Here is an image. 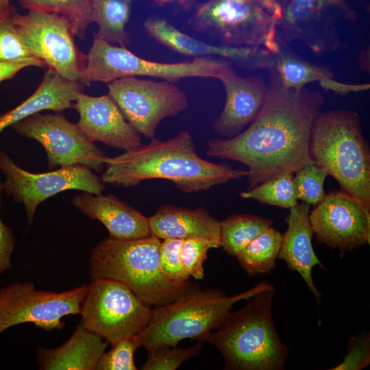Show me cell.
Instances as JSON below:
<instances>
[{
	"label": "cell",
	"instance_id": "obj_1",
	"mask_svg": "<svg viewBox=\"0 0 370 370\" xmlns=\"http://www.w3.org/2000/svg\"><path fill=\"white\" fill-rule=\"evenodd\" d=\"M263 105L249 127L227 139H210L206 155L245 164L250 189L315 164L310 155L312 127L324 97L306 87L284 89L274 67Z\"/></svg>",
	"mask_w": 370,
	"mask_h": 370
},
{
	"label": "cell",
	"instance_id": "obj_2",
	"mask_svg": "<svg viewBox=\"0 0 370 370\" xmlns=\"http://www.w3.org/2000/svg\"><path fill=\"white\" fill-rule=\"evenodd\" d=\"M105 166L101 177L105 184L127 188L145 180L161 179L189 193L207 190L249 174V170L235 169L200 157L188 130L165 141L153 137L136 149L107 157Z\"/></svg>",
	"mask_w": 370,
	"mask_h": 370
},
{
	"label": "cell",
	"instance_id": "obj_3",
	"mask_svg": "<svg viewBox=\"0 0 370 370\" xmlns=\"http://www.w3.org/2000/svg\"><path fill=\"white\" fill-rule=\"evenodd\" d=\"M160 243L153 235L132 240L105 238L91 251L90 276L122 283L151 307L169 304L198 286L189 281L174 280L163 271Z\"/></svg>",
	"mask_w": 370,
	"mask_h": 370
},
{
	"label": "cell",
	"instance_id": "obj_4",
	"mask_svg": "<svg viewBox=\"0 0 370 370\" xmlns=\"http://www.w3.org/2000/svg\"><path fill=\"white\" fill-rule=\"evenodd\" d=\"M275 286L258 292L242 308L230 312L206 341L220 352L228 370H282L289 350L272 318Z\"/></svg>",
	"mask_w": 370,
	"mask_h": 370
},
{
	"label": "cell",
	"instance_id": "obj_5",
	"mask_svg": "<svg viewBox=\"0 0 370 370\" xmlns=\"http://www.w3.org/2000/svg\"><path fill=\"white\" fill-rule=\"evenodd\" d=\"M360 122L353 110L319 112L312 127L309 151L341 190L370 207V150Z\"/></svg>",
	"mask_w": 370,
	"mask_h": 370
},
{
	"label": "cell",
	"instance_id": "obj_6",
	"mask_svg": "<svg viewBox=\"0 0 370 370\" xmlns=\"http://www.w3.org/2000/svg\"><path fill=\"white\" fill-rule=\"evenodd\" d=\"M271 284L261 282L241 293L227 296L216 289H193L175 300L152 309L147 326L134 336L137 345L147 351L160 347H177L185 339L206 341L230 312L233 306L248 300Z\"/></svg>",
	"mask_w": 370,
	"mask_h": 370
},
{
	"label": "cell",
	"instance_id": "obj_7",
	"mask_svg": "<svg viewBox=\"0 0 370 370\" xmlns=\"http://www.w3.org/2000/svg\"><path fill=\"white\" fill-rule=\"evenodd\" d=\"M226 60L213 57L195 58L191 61L164 63L143 59L125 47L113 45L93 34L92 44L86 54L79 82L109 83L130 77L148 76L171 82L186 77L219 79L230 66Z\"/></svg>",
	"mask_w": 370,
	"mask_h": 370
},
{
	"label": "cell",
	"instance_id": "obj_8",
	"mask_svg": "<svg viewBox=\"0 0 370 370\" xmlns=\"http://www.w3.org/2000/svg\"><path fill=\"white\" fill-rule=\"evenodd\" d=\"M276 20L254 0H208L188 20L221 45L261 47L277 53Z\"/></svg>",
	"mask_w": 370,
	"mask_h": 370
},
{
	"label": "cell",
	"instance_id": "obj_9",
	"mask_svg": "<svg viewBox=\"0 0 370 370\" xmlns=\"http://www.w3.org/2000/svg\"><path fill=\"white\" fill-rule=\"evenodd\" d=\"M151 307L116 280L92 279L84 297L81 323L112 345L140 332L148 324Z\"/></svg>",
	"mask_w": 370,
	"mask_h": 370
},
{
	"label": "cell",
	"instance_id": "obj_10",
	"mask_svg": "<svg viewBox=\"0 0 370 370\" xmlns=\"http://www.w3.org/2000/svg\"><path fill=\"white\" fill-rule=\"evenodd\" d=\"M356 18L345 0H284L276 23V40L289 45L299 39L316 53L345 48L338 26Z\"/></svg>",
	"mask_w": 370,
	"mask_h": 370
},
{
	"label": "cell",
	"instance_id": "obj_11",
	"mask_svg": "<svg viewBox=\"0 0 370 370\" xmlns=\"http://www.w3.org/2000/svg\"><path fill=\"white\" fill-rule=\"evenodd\" d=\"M86 284L61 292L38 290L32 282L0 289V334L10 328L33 323L46 332L64 328V317L79 314Z\"/></svg>",
	"mask_w": 370,
	"mask_h": 370
},
{
	"label": "cell",
	"instance_id": "obj_12",
	"mask_svg": "<svg viewBox=\"0 0 370 370\" xmlns=\"http://www.w3.org/2000/svg\"><path fill=\"white\" fill-rule=\"evenodd\" d=\"M12 21L23 42L36 58L63 77L79 82L86 54L79 50L64 17L39 10L20 14L15 10Z\"/></svg>",
	"mask_w": 370,
	"mask_h": 370
},
{
	"label": "cell",
	"instance_id": "obj_13",
	"mask_svg": "<svg viewBox=\"0 0 370 370\" xmlns=\"http://www.w3.org/2000/svg\"><path fill=\"white\" fill-rule=\"evenodd\" d=\"M0 171L5 177V193L23 205L29 224L38 206L60 192L77 190L99 195L106 188L102 179L87 166L77 164L32 173L18 166L4 151H0Z\"/></svg>",
	"mask_w": 370,
	"mask_h": 370
},
{
	"label": "cell",
	"instance_id": "obj_14",
	"mask_svg": "<svg viewBox=\"0 0 370 370\" xmlns=\"http://www.w3.org/2000/svg\"><path fill=\"white\" fill-rule=\"evenodd\" d=\"M108 95L139 133L153 138L159 123L184 111L188 101L174 82L124 77L107 84Z\"/></svg>",
	"mask_w": 370,
	"mask_h": 370
},
{
	"label": "cell",
	"instance_id": "obj_15",
	"mask_svg": "<svg viewBox=\"0 0 370 370\" xmlns=\"http://www.w3.org/2000/svg\"><path fill=\"white\" fill-rule=\"evenodd\" d=\"M10 127L43 147L49 170L56 166L79 164L100 172L105 166L108 156L85 136L77 123L69 121L61 112H40Z\"/></svg>",
	"mask_w": 370,
	"mask_h": 370
},
{
	"label": "cell",
	"instance_id": "obj_16",
	"mask_svg": "<svg viewBox=\"0 0 370 370\" xmlns=\"http://www.w3.org/2000/svg\"><path fill=\"white\" fill-rule=\"evenodd\" d=\"M309 220L317 242L342 256L370 243V207L342 190L326 195Z\"/></svg>",
	"mask_w": 370,
	"mask_h": 370
},
{
	"label": "cell",
	"instance_id": "obj_17",
	"mask_svg": "<svg viewBox=\"0 0 370 370\" xmlns=\"http://www.w3.org/2000/svg\"><path fill=\"white\" fill-rule=\"evenodd\" d=\"M154 40L180 54L199 57H220L246 69H270L275 53L261 47L214 45L183 33L164 18L152 16L143 24Z\"/></svg>",
	"mask_w": 370,
	"mask_h": 370
},
{
	"label": "cell",
	"instance_id": "obj_18",
	"mask_svg": "<svg viewBox=\"0 0 370 370\" xmlns=\"http://www.w3.org/2000/svg\"><path fill=\"white\" fill-rule=\"evenodd\" d=\"M73 108L79 114L77 125L90 141L101 142L125 151H133L143 145L140 134L126 120L108 94L94 97L82 92Z\"/></svg>",
	"mask_w": 370,
	"mask_h": 370
},
{
	"label": "cell",
	"instance_id": "obj_19",
	"mask_svg": "<svg viewBox=\"0 0 370 370\" xmlns=\"http://www.w3.org/2000/svg\"><path fill=\"white\" fill-rule=\"evenodd\" d=\"M219 79L223 84L226 98L212 130L230 138L243 132L256 117L263 105L267 85L261 76L242 77L230 66L223 71Z\"/></svg>",
	"mask_w": 370,
	"mask_h": 370
},
{
	"label": "cell",
	"instance_id": "obj_20",
	"mask_svg": "<svg viewBox=\"0 0 370 370\" xmlns=\"http://www.w3.org/2000/svg\"><path fill=\"white\" fill-rule=\"evenodd\" d=\"M71 204L89 219L100 221L111 238L132 240L151 235L149 218L114 195L82 192L72 199Z\"/></svg>",
	"mask_w": 370,
	"mask_h": 370
},
{
	"label": "cell",
	"instance_id": "obj_21",
	"mask_svg": "<svg viewBox=\"0 0 370 370\" xmlns=\"http://www.w3.org/2000/svg\"><path fill=\"white\" fill-rule=\"evenodd\" d=\"M310 205L306 203L290 208L286 218L288 225L282 234L281 247L278 259L285 261L288 268L298 273L309 290L319 302L321 295L317 288L312 275L314 267L324 269L315 254L312 237L313 234L309 220Z\"/></svg>",
	"mask_w": 370,
	"mask_h": 370
},
{
	"label": "cell",
	"instance_id": "obj_22",
	"mask_svg": "<svg viewBox=\"0 0 370 370\" xmlns=\"http://www.w3.org/2000/svg\"><path fill=\"white\" fill-rule=\"evenodd\" d=\"M84 85L67 79L51 69L45 73L38 87L27 99L0 116V133L8 127L43 110L62 112L73 108Z\"/></svg>",
	"mask_w": 370,
	"mask_h": 370
},
{
	"label": "cell",
	"instance_id": "obj_23",
	"mask_svg": "<svg viewBox=\"0 0 370 370\" xmlns=\"http://www.w3.org/2000/svg\"><path fill=\"white\" fill-rule=\"evenodd\" d=\"M107 341L81 322L71 337L56 348L39 347L36 361L41 370H96Z\"/></svg>",
	"mask_w": 370,
	"mask_h": 370
},
{
	"label": "cell",
	"instance_id": "obj_24",
	"mask_svg": "<svg viewBox=\"0 0 370 370\" xmlns=\"http://www.w3.org/2000/svg\"><path fill=\"white\" fill-rule=\"evenodd\" d=\"M284 89L300 90L312 82H319L325 90L345 95L349 92L367 90L369 84H349L334 79V73L326 67L313 64L294 52L289 45H280L273 66Z\"/></svg>",
	"mask_w": 370,
	"mask_h": 370
},
{
	"label": "cell",
	"instance_id": "obj_25",
	"mask_svg": "<svg viewBox=\"0 0 370 370\" xmlns=\"http://www.w3.org/2000/svg\"><path fill=\"white\" fill-rule=\"evenodd\" d=\"M149 225L151 235L160 240L194 236L220 238V221L203 207L188 209L164 205L149 217Z\"/></svg>",
	"mask_w": 370,
	"mask_h": 370
},
{
	"label": "cell",
	"instance_id": "obj_26",
	"mask_svg": "<svg viewBox=\"0 0 370 370\" xmlns=\"http://www.w3.org/2000/svg\"><path fill=\"white\" fill-rule=\"evenodd\" d=\"M134 1L92 0V23L99 26L96 36L112 45L126 47L130 44L125 26Z\"/></svg>",
	"mask_w": 370,
	"mask_h": 370
},
{
	"label": "cell",
	"instance_id": "obj_27",
	"mask_svg": "<svg viewBox=\"0 0 370 370\" xmlns=\"http://www.w3.org/2000/svg\"><path fill=\"white\" fill-rule=\"evenodd\" d=\"M282 241V234L270 227L251 241L236 258L251 277L269 273L275 267Z\"/></svg>",
	"mask_w": 370,
	"mask_h": 370
},
{
	"label": "cell",
	"instance_id": "obj_28",
	"mask_svg": "<svg viewBox=\"0 0 370 370\" xmlns=\"http://www.w3.org/2000/svg\"><path fill=\"white\" fill-rule=\"evenodd\" d=\"M272 225V221L250 214H232L220 221L221 246L236 256L251 241Z\"/></svg>",
	"mask_w": 370,
	"mask_h": 370
},
{
	"label": "cell",
	"instance_id": "obj_29",
	"mask_svg": "<svg viewBox=\"0 0 370 370\" xmlns=\"http://www.w3.org/2000/svg\"><path fill=\"white\" fill-rule=\"evenodd\" d=\"M28 10L59 14L66 18L75 36L86 37L88 27L92 23V0H18Z\"/></svg>",
	"mask_w": 370,
	"mask_h": 370
},
{
	"label": "cell",
	"instance_id": "obj_30",
	"mask_svg": "<svg viewBox=\"0 0 370 370\" xmlns=\"http://www.w3.org/2000/svg\"><path fill=\"white\" fill-rule=\"evenodd\" d=\"M293 177V173L283 174L241 192L240 195L243 199H251L261 204L290 209L299 204Z\"/></svg>",
	"mask_w": 370,
	"mask_h": 370
},
{
	"label": "cell",
	"instance_id": "obj_31",
	"mask_svg": "<svg viewBox=\"0 0 370 370\" xmlns=\"http://www.w3.org/2000/svg\"><path fill=\"white\" fill-rule=\"evenodd\" d=\"M221 246L219 238L194 236L184 239L180 258L189 277L201 280L204 277V263L210 249Z\"/></svg>",
	"mask_w": 370,
	"mask_h": 370
},
{
	"label": "cell",
	"instance_id": "obj_32",
	"mask_svg": "<svg viewBox=\"0 0 370 370\" xmlns=\"http://www.w3.org/2000/svg\"><path fill=\"white\" fill-rule=\"evenodd\" d=\"M295 173L293 182L297 199L317 206L327 195L324 190V182L328 175L327 171L316 164H310Z\"/></svg>",
	"mask_w": 370,
	"mask_h": 370
},
{
	"label": "cell",
	"instance_id": "obj_33",
	"mask_svg": "<svg viewBox=\"0 0 370 370\" xmlns=\"http://www.w3.org/2000/svg\"><path fill=\"white\" fill-rule=\"evenodd\" d=\"M201 349L202 342L197 341L195 345L188 349L163 346L148 350L147 359L140 369L176 370L186 360L199 355Z\"/></svg>",
	"mask_w": 370,
	"mask_h": 370
},
{
	"label": "cell",
	"instance_id": "obj_34",
	"mask_svg": "<svg viewBox=\"0 0 370 370\" xmlns=\"http://www.w3.org/2000/svg\"><path fill=\"white\" fill-rule=\"evenodd\" d=\"M14 8L0 11V60L36 58L23 42L12 21Z\"/></svg>",
	"mask_w": 370,
	"mask_h": 370
},
{
	"label": "cell",
	"instance_id": "obj_35",
	"mask_svg": "<svg viewBox=\"0 0 370 370\" xmlns=\"http://www.w3.org/2000/svg\"><path fill=\"white\" fill-rule=\"evenodd\" d=\"M138 348L134 336L119 341L102 353L96 370H136L134 357Z\"/></svg>",
	"mask_w": 370,
	"mask_h": 370
},
{
	"label": "cell",
	"instance_id": "obj_36",
	"mask_svg": "<svg viewBox=\"0 0 370 370\" xmlns=\"http://www.w3.org/2000/svg\"><path fill=\"white\" fill-rule=\"evenodd\" d=\"M183 241L184 239L181 238L164 239L159 247V260L162 269L169 278L180 282L188 281L189 278L180 254Z\"/></svg>",
	"mask_w": 370,
	"mask_h": 370
},
{
	"label": "cell",
	"instance_id": "obj_37",
	"mask_svg": "<svg viewBox=\"0 0 370 370\" xmlns=\"http://www.w3.org/2000/svg\"><path fill=\"white\" fill-rule=\"evenodd\" d=\"M370 364V336L363 331L349 342L347 352L343 361L332 370H360Z\"/></svg>",
	"mask_w": 370,
	"mask_h": 370
},
{
	"label": "cell",
	"instance_id": "obj_38",
	"mask_svg": "<svg viewBox=\"0 0 370 370\" xmlns=\"http://www.w3.org/2000/svg\"><path fill=\"white\" fill-rule=\"evenodd\" d=\"M3 183L0 181V210L2 199ZM15 245L12 230L7 226L0 217V275L12 268L11 258Z\"/></svg>",
	"mask_w": 370,
	"mask_h": 370
},
{
	"label": "cell",
	"instance_id": "obj_39",
	"mask_svg": "<svg viewBox=\"0 0 370 370\" xmlns=\"http://www.w3.org/2000/svg\"><path fill=\"white\" fill-rule=\"evenodd\" d=\"M29 66L45 67V64L34 57L0 60V83L14 77L18 71Z\"/></svg>",
	"mask_w": 370,
	"mask_h": 370
},
{
	"label": "cell",
	"instance_id": "obj_40",
	"mask_svg": "<svg viewBox=\"0 0 370 370\" xmlns=\"http://www.w3.org/2000/svg\"><path fill=\"white\" fill-rule=\"evenodd\" d=\"M278 22L282 14V6L284 0H254Z\"/></svg>",
	"mask_w": 370,
	"mask_h": 370
},
{
	"label": "cell",
	"instance_id": "obj_41",
	"mask_svg": "<svg viewBox=\"0 0 370 370\" xmlns=\"http://www.w3.org/2000/svg\"><path fill=\"white\" fill-rule=\"evenodd\" d=\"M195 0H153V3L159 7L174 6L188 10Z\"/></svg>",
	"mask_w": 370,
	"mask_h": 370
},
{
	"label": "cell",
	"instance_id": "obj_42",
	"mask_svg": "<svg viewBox=\"0 0 370 370\" xmlns=\"http://www.w3.org/2000/svg\"><path fill=\"white\" fill-rule=\"evenodd\" d=\"M11 0H0V11L8 8L11 5Z\"/></svg>",
	"mask_w": 370,
	"mask_h": 370
}]
</instances>
